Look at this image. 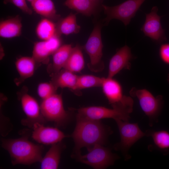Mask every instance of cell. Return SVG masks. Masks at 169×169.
I'll list each match as a JSON object with an SVG mask.
<instances>
[{"label":"cell","mask_w":169,"mask_h":169,"mask_svg":"<svg viewBox=\"0 0 169 169\" xmlns=\"http://www.w3.org/2000/svg\"><path fill=\"white\" fill-rule=\"evenodd\" d=\"M28 1L30 2V3H31L32 2H33L34 0H27Z\"/></svg>","instance_id":"31"},{"label":"cell","mask_w":169,"mask_h":169,"mask_svg":"<svg viewBox=\"0 0 169 169\" xmlns=\"http://www.w3.org/2000/svg\"><path fill=\"white\" fill-rule=\"evenodd\" d=\"M36 63L32 57H22L17 60L16 67L22 79L29 78L33 74Z\"/></svg>","instance_id":"23"},{"label":"cell","mask_w":169,"mask_h":169,"mask_svg":"<svg viewBox=\"0 0 169 169\" xmlns=\"http://www.w3.org/2000/svg\"><path fill=\"white\" fill-rule=\"evenodd\" d=\"M145 0H127L114 6L102 5L106 17L104 20L107 24L112 19H118L125 26L128 25L135 15L141 5Z\"/></svg>","instance_id":"9"},{"label":"cell","mask_w":169,"mask_h":169,"mask_svg":"<svg viewBox=\"0 0 169 169\" xmlns=\"http://www.w3.org/2000/svg\"><path fill=\"white\" fill-rule=\"evenodd\" d=\"M101 87L103 92L111 106L122 103L125 95L122 93L120 83L113 78H104Z\"/></svg>","instance_id":"15"},{"label":"cell","mask_w":169,"mask_h":169,"mask_svg":"<svg viewBox=\"0 0 169 169\" xmlns=\"http://www.w3.org/2000/svg\"><path fill=\"white\" fill-rule=\"evenodd\" d=\"M158 8L154 6L150 13L146 14L145 23L141 30L146 36L153 41L159 43L167 40L165 30L162 27L161 17L157 13Z\"/></svg>","instance_id":"11"},{"label":"cell","mask_w":169,"mask_h":169,"mask_svg":"<svg viewBox=\"0 0 169 169\" xmlns=\"http://www.w3.org/2000/svg\"><path fill=\"white\" fill-rule=\"evenodd\" d=\"M145 133L146 136L152 138L155 146L157 148L162 150L169 148V132L167 131L149 130Z\"/></svg>","instance_id":"25"},{"label":"cell","mask_w":169,"mask_h":169,"mask_svg":"<svg viewBox=\"0 0 169 169\" xmlns=\"http://www.w3.org/2000/svg\"><path fill=\"white\" fill-rule=\"evenodd\" d=\"M104 145L96 144L87 148L88 153L72 155V157L79 162L95 169H103L112 165L119 157Z\"/></svg>","instance_id":"4"},{"label":"cell","mask_w":169,"mask_h":169,"mask_svg":"<svg viewBox=\"0 0 169 169\" xmlns=\"http://www.w3.org/2000/svg\"><path fill=\"white\" fill-rule=\"evenodd\" d=\"M101 28L100 23L96 24L84 46L90 59V62L87 65L88 68L90 70L95 72H101L105 68L104 64L101 60L103 45Z\"/></svg>","instance_id":"8"},{"label":"cell","mask_w":169,"mask_h":169,"mask_svg":"<svg viewBox=\"0 0 169 169\" xmlns=\"http://www.w3.org/2000/svg\"><path fill=\"white\" fill-rule=\"evenodd\" d=\"M115 121L118 128L120 140L114 146V148L121 151L128 160L131 157L128 154L130 148L141 138L146 136V134L141 130L137 123H130L120 120Z\"/></svg>","instance_id":"6"},{"label":"cell","mask_w":169,"mask_h":169,"mask_svg":"<svg viewBox=\"0 0 169 169\" xmlns=\"http://www.w3.org/2000/svg\"><path fill=\"white\" fill-rule=\"evenodd\" d=\"M52 53L47 45L45 41L37 42L34 44L32 57L37 63L47 64L49 57Z\"/></svg>","instance_id":"26"},{"label":"cell","mask_w":169,"mask_h":169,"mask_svg":"<svg viewBox=\"0 0 169 169\" xmlns=\"http://www.w3.org/2000/svg\"><path fill=\"white\" fill-rule=\"evenodd\" d=\"M78 76L74 73L64 69L51 75V82L56 89L67 88L77 95L81 94L77 87Z\"/></svg>","instance_id":"14"},{"label":"cell","mask_w":169,"mask_h":169,"mask_svg":"<svg viewBox=\"0 0 169 169\" xmlns=\"http://www.w3.org/2000/svg\"><path fill=\"white\" fill-rule=\"evenodd\" d=\"M2 147L9 153L13 165H30L40 162L44 150L43 146L29 141L26 135L17 139H2Z\"/></svg>","instance_id":"2"},{"label":"cell","mask_w":169,"mask_h":169,"mask_svg":"<svg viewBox=\"0 0 169 169\" xmlns=\"http://www.w3.org/2000/svg\"><path fill=\"white\" fill-rule=\"evenodd\" d=\"M20 100L26 115V118L21 120L23 125L33 128L36 123L44 124L47 122L42 114L40 105L34 97L25 93L20 95Z\"/></svg>","instance_id":"10"},{"label":"cell","mask_w":169,"mask_h":169,"mask_svg":"<svg viewBox=\"0 0 169 169\" xmlns=\"http://www.w3.org/2000/svg\"><path fill=\"white\" fill-rule=\"evenodd\" d=\"M76 116L88 119L100 120L106 118H112L115 120H120L128 121L133 107L123 105H115L112 109L101 106H91L75 109Z\"/></svg>","instance_id":"5"},{"label":"cell","mask_w":169,"mask_h":169,"mask_svg":"<svg viewBox=\"0 0 169 169\" xmlns=\"http://www.w3.org/2000/svg\"><path fill=\"white\" fill-rule=\"evenodd\" d=\"M21 18L17 15L1 21L0 23V36L5 38L19 36L22 29Z\"/></svg>","instance_id":"17"},{"label":"cell","mask_w":169,"mask_h":169,"mask_svg":"<svg viewBox=\"0 0 169 169\" xmlns=\"http://www.w3.org/2000/svg\"><path fill=\"white\" fill-rule=\"evenodd\" d=\"M167 80L168 82L169 83V74L168 75V77H167Z\"/></svg>","instance_id":"32"},{"label":"cell","mask_w":169,"mask_h":169,"mask_svg":"<svg viewBox=\"0 0 169 169\" xmlns=\"http://www.w3.org/2000/svg\"><path fill=\"white\" fill-rule=\"evenodd\" d=\"M56 26V32L60 35L77 33L80 28L77 24L76 15L72 13L59 20Z\"/></svg>","instance_id":"21"},{"label":"cell","mask_w":169,"mask_h":169,"mask_svg":"<svg viewBox=\"0 0 169 169\" xmlns=\"http://www.w3.org/2000/svg\"><path fill=\"white\" fill-rule=\"evenodd\" d=\"M57 89L51 82H43L38 87L37 92L39 96L43 100L56 93Z\"/></svg>","instance_id":"28"},{"label":"cell","mask_w":169,"mask_h":169,"mask_svg":"<svg viewBox=\"0 0 169 169\" xmlns=\"http://www.w3.org/2000/svg\"><path fill=\"white\" fill-rule=\"evenodd\" d=\"M36 31L37 36L39 38L46 41L55 33L56 25L50 19L46 18H43L38 24Z\"/></svg>","instance_id":"24"},{"label":"cell","mask_w":169,"mask_h":169,"mask_svg":"<svg viewBox=\"0 0 169 169\" xmlns=\"http://www.w3.org/2000/svg\"><path fill=\"white\" fill-rule=\"evenodd\" d=\"M73 48L69 44L61 46L52 54L53 64L51 69L52 74L64 68L72 51Z\"/></svg>","instance_id":"19"},{"label":"cell","mask_w":169,"mask_h":169,"mask_svg":"<svg viewBox=\"0 0 169 169\" xmlns=\"http://www.w3.org/2000/svg\"><path fill=\"white\" fill-rule=\"evenodd\" d=\"M84 66V61L81 48L77 44L73 49L64 68L73 73L79 72Z\"/></svg>","instance_id":"22"},{"label":"cell","mask_w":169,"mask_h":169,"mask_svg":"<svg viewBox=\"0 0 169 169\" xmlns=\"http://www.w3.org/2000/svg\"></svg>","instance_id":"33"},{"label":"cell","mask_w":169,"mask_h":169,"mask_svg":"<svg viewBox=\"0 0 169 169\" xmlns=\"http://www.w3.org/2000/svg\"><path fill=\"white\" fill-rule=\"evenodd\" d=\"M65 147V145L62 141L51 145L49 150L43 157L40 162L41 168L57 169L62 153Z\"/></svg>","instance_id":"16"},{"label":"cell","mask_w":169,"mask_h":169,"mask_svg":"<svg viewBox=\"0 0 169 169\" xmlns=\"http://www.w3.org/2000/svg\"><path fill=\"white\" fill-rule=\"evenodd\" d=\"M130 95L136 97L141 107L149 119V125L152 126L157 118L161 110L163 103V96L159 95L154 96L146 89H137L133 88L130 90Z\"/></svg>","instance_id":"7"},{"label":"cell","mask_w":169,"mask_h":169,"mask_svg":"<svg viewBox=\"0 0 169 169\" xmlns=\"http://www.w3.org/2000/svg\"><path fill=\"white\" fill-rule=\"evenodd\" d=\"M159 55L162 60L169 64V44H162L159 49Z\"/></svg>","instance_id":"30"},{"label":"cell","mask_w":169,"mask_h":169,"mask_svg":"<svg viewBox=\"0 0 169 169\" xmlns=\"http://www.w3.org/2000/svg\"><path fill=\"white\" fill-rule=\"evenodd\" d=\"M40 105L46 121L54 123L56 127L64 126L72 120V112L64 109L61 94L56 93L43 100Z\"/></svg>","instance_id":"3"},{"label":"cell","mask_w":169,"mask_h":169,"mask_svg":"<svg viewBox=\"0 0 169 169\" xmlns=\"http://www.w3.org/2000/svg\"><path fill=\"white\" fill-rule=\"evenodd\" d=\"M32 137L37 142L44 145H52L62 141L68 136L57 127L45 126L44 124H35L32 128Z\"/></svg>","instance_id":"12"},{"label":"cell","mask_w":169,"mask_h":169,"mask_svg":"<svg viewBox=\"0 0 169 169\" xmlns=\"http://www.w3.org/2000/svg\"><path fill=\"white\" fill-rule=\"evenodd\" d=\"M76 125L71 135L74 144L72 155L81 153V149L88 148L96 144L104 145L112 132L100 120L85 118L77 116Z\"/></svg>","instance_id":"1"},{"label":"cell","mask_w":169,"mask_h":169,"mask_svg":"<svg viewBox=\"0 0 169 169\" xmlns=\"http://www.w3.org/2000/svg\"><path fill=\"white\" fill-rule=\"evenodd\" d=\"M133 58L130 48L125 45L119 49L111 58L107 77L113 78L122 69L130 70Z\"/></svg>","instance_id":"13"},{"label":"cell","mask_w":169,"mask_h":169,"mask_svg":"<svg viewBox=\"0 0 169 169\" xmlns=\"http://www.w3.org/2000/svg\"><path fill=\"white\" fill-rule=\"evenodd\" d=\"M103 77L100 78L91 75L78 76L77 83L78 90L94 87H101Z\"/></svg>","instance_id":"27"},{"label":"cell","mask_w":169,"mask_h":169,"mask_svg":"<svg viewBox=\"0 0 169 169\" xmlns=\"http://www.w3.org/2000/svg\"><path fill=\"white\" fill-rule=\"evenodd\" d=\"M3 3L7 4L11 3L17 7L23 12L29 15L32 14V11L27 5L26 0H4Z\"/></svg>","instance_id":"29"},{"label":"cell","mask_w":169,"mask_h":169,"mask_svg":"<svg viewBox=\"0 0 169 169\" xmlns=\"http://www.w3.org/2000/svg\"><path fill=\"white\" fill-rule=\"evenodd\" d=\"M64 4L71 9L90 16L96 13L99 1L94 0H66Z\"/></svg>","instance_id":"18"},{"label":"cell","mask_w":169,"mask_h":169,"mask_svg":"<svg viewBox=\"0 0 169 169\" xmlns=\"http://www.w3.org/2000/svg\"><path fill=\"white\" fill-rule=\"evenodd\" d=\"M31 3L33 10L38 14L50 20L59 18L52 0H34Z\"/></svg>","instance_id":"20"}]
</instances>
